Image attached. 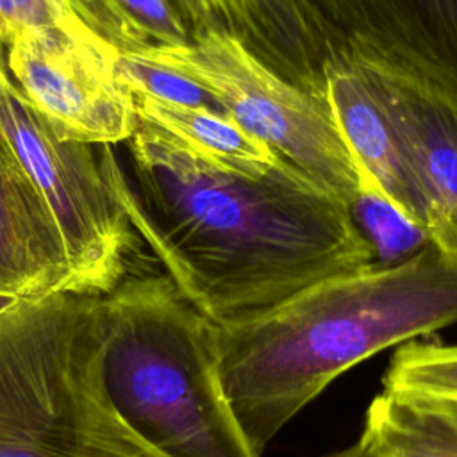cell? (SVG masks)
<instances>
[{
	"label": "cell",
	"instance_id": "1",
	"mask_svg": "<svg viewBox=\"0 0 457 457\" xmlns=\"http://www.w3.org/2000/svg\"><path fill=\"white\" fill-rule=\"evenodd\" d=\"M100 162L134 230L179 291L218 327L257 321L300 293L375 268L346 202L278 159L259 173L211 162L139 118Z\"/></svg>",
	"mask_w": 457,
	"mask_h": 457
},
{
	"label": "cell",
	"instance_id": "2",
	"mask_svg": "<svg viewBox=\"0 0 457 457\" xmlns=\"http://www.w3.org/2000/svg\"><path fill=\"white\" fill-rule=\"evenodd\" d=\"M457 321V257L428 245L389 268L325 280L268 316L220 327V377L257 457L334 378Z\"/></svg>",
	"mask_w": 457,
	"mask_h": 457
},
{
	"label": "cell",
	"instance_id": "3",
	"mask_svg": "<svg viewBox=\"0 0 457 457\" xmlns=\"http://www.w3.org/2000/svg\"><path fill=\"white\" fill-rule=\"evenodd\" d=\"M102 377L120 418L164 457H257L220 377V327L166 273L100 296Z\"/></svg>",
	"mask_w": 457,
	"mask_h": 457
},
{
	"label": "cell",
	"instance_id": "4",
	"mask_svg": "<svg viewBox=\"0 0 457 457\" xmlns=\"http://www.w3.org/2000/svg\"><path fill=\"white\" fill-rule=\"evenodd\" d=\"M100 296L21 298L0 314V457H164L112 407Z\"/></svg>",
	"mask_w": 457,
	"mask_h": 457
},
{
	"label": "cell",
	"instance_id": "5",
	"mask_svg": "<svg viewBox=\"0 0 457 457\" xmlns=\"http://www.w3.org/2000/svg\"><path fill=\"white\" fill-rule=\"evenodd\" d=\"M193 79L246 134L350 205L362 171L346 146L325 95L280 77L237 39L205 30L186 45L143 54Z\"/></svg>",
	"mask_w": 457,
	"mask_h": 457
},
{
	"label": "cell",
	"instance_id": "6",
	"mask_svg": "<svg viewBox=\"0 0 457 457\" xmlns=\"http://www.w3.org/2000/svg\"><path fill=\"white\" fill-rule=\"evenodd\" d=\"M0 132L62 234L80 295L104 296L132 273L134 230L96 145L61 137L25 98L0 54Z\"/></svg>",
	"mask_w": 457,
	"mask_h": 457
},
{
	"label": "cell",
	"instance_id": "7",
	"mask_svg": "<svg viewBox=\"0 0 457 457\" xmlns=\"http://www.w3.org/2000/svg\"><path fill=\"white\" fill-rule=\"evenodd\" d=\"M112 55L95 36L30 29L9 45L7 70L61 137L116 145L132 136L139 118Z\"/></svg>",
	"mask_w": 457,
	"mask_h": 457
},
{
	"label": "cell",
	"instance_id": "8",
	"mask_svg": "<svg viewBox=\"0 0 457 457\" xmlns=\"http://www.w3.org/2000/svg\"><path fill=\"white\" fill-rule=\"evenodd\" d=\"M343 62H371L457 98V0H303Z\"/></svg>",
	"mask_w": 457,
	"mask_h": 457
},
{
	"label": "cell",
	"instance_id": "9",
	"mask_svg": "<svg viewBox=\"0 0 457 457\" xmlns=\"http://www.w3.org/2000/svg\"><path fill=\"white\" fill-rule=\"evenodd\" d=\"M346 64L364 79L402 143L430 243L457 257V98L378 64Z\"/></svg>",
	"mask_w": 457,
	"mask_h": 457
},
{
	"label": "cell",
	"instance_id": "10",
	"mask_svg": "<svg viewBox=\"0 0 457 457\" xmlns=\"http://www.w3.org/2000/svg\"><path fill=\"white\" fill-rule=\"evenodd\" d=\"M0 293H79L57 221L0 132Z\"/></svg>",
	"mask_w": 457,
	"mask_h": 457
},
{
	"label": "cell",
	"instance_id": "11",
	"mask_svg": "<svg viewBox=\"0 0 457 457\" xmlns=\"http://www.w3.org/2000/svg\"><path fill=\"white\" fill-rule=\"evenodd\" d=\"M325 98L361 171L421 227V200L402 143L359 71L334 66L325 79Z\"/></svg>",
	"mask_w": 457,
	"mask_h": 457
},
{
	"label": "cell",
	"instance_id": "12",
	"mask_svg": "<svg viewBox=\"0 0 457 457\" xmlns=\"http://www.w3.org/2000/svg\"><path fill=\"white\" fill-rule=\"evenodd\" d=\"M189 37L216 30L243 43L252 54L270 57L291 45L309 25L303 0H166Z\"/></svg>",
	"mask_w": 457,
	"mask_h": 457
},
{
	"label": "cell",
	"instance_id": "13",
	"mask_svg": "<svg viewBox=\"0 0 457 457\" xmlns=\"http://www.w3.org/2000/svg\"><path fill=\"white\" fill-rule=\"evenodd\" d=\"M132 95L137 118L171 134L214 164L259 173L278 161V155L246 134L230 116L168 104L141 93Z\"/></svg>",
	"mask_w": 457,
	"mask_h": 457
},
{
	"label": "cell",
	"instance_id": "14",
	"mask_svg": "<svg viewBox=\"0 0 457 457\" xmlns=\"http://www.w3.org/2000/svg\"><path fill=\"white\" fill-rule=\"evenodd\" d=\"M77 20L114 54H143L191 41L166 0H64Z\"/></svg>",
	"mask_w": 457,
	"mask_h": 457
},
{
	"label": "cell",
	"instance_id": "15",
	"mask_svg": "<svg viewBox=\"0 0 457 457\" xmlns=\"http://www.w3.org/2000/svg\"><path fill=\"white\" fill-rule=\"evenodd\" d=\"M359 441L373 457H457L427 405L391 391L370 403Z\"/></svg>",
	"mask_w": 457,
	"mask_h": 457
},
{
	"label": "cell",
	"instance_id": "16",
	"mask_svg": "<svg viewBox=\"0 0 457 457\" xmlns=\"http://www.w3.org/2000/svg\"><path fill=\"white\" fill-rule=\"evenodd\" d=\"M348 207L353 223L371 248L375 268L402 264L432 245L423 227L396 207L364 171Z\"/></svg>",
	"mask_w": 457,
	"mask_h": 457
},
{
	"label": "cell",
	"instance_id": "17",
	"mask_svg": "<svg viewBox=\"0 0 457 457\" xmlns=\"http://www.w3.org/2000/svg\"><path fill=\"white\" fill-rule=\"evenodd\" d=\"M384 391L457 402V345L403 343L387 366Z\"/></svg>",
	"mask_w": 457,
	"mask_h": 457
},
{
	"label": "cell",
	"instance_id": "18",
	"mask_svg": "<svg viewBox=\"0 0 457 457\" xmlns=\"http://www.w3.org/2000/svg\"><path fill=\"white\" fill-rule=\"evenodd\" d=\"M112 66L132 91L168 104L225 114V109L205 87L180 71L137 54H114Z\"/></svg>",
	"mask_w": 457,
	"mask_h": 457
},
{
	"label": "cell",
	"instance_id": "19",
	"mask_svg": "<svg viewBox=\"0 0 457 457\" xmlns=\"http://www.w3.org/2000/svg\"><path fill=\"white\" fill-rule=\"evenodd\" d=\"M30 29H59L70 34L93 36L64 0H0L2 45L9 46L23 30Z\"/></svg>",
	"mask_w": 457,
	"mask_h": 457
},
{
	"label": "cell",
	"instance_id": "20",
	"mask_svg": "<svg viewBox=\"0 0 457 457\" xmlns=\"http://www.w3.org/2000/svg\"><path fill=\"white\" fill-rule=\"evenodd\" d=\"M416 398H420V396H416ZM420 400H421V402L427 405V409L432 412V416L436 418V421H437V425H439V428H441V432H443L446 443L450 445V448H452L453 453L457 455V432H455V428L441 416V412H439L427 398H420Z\"/></svg>",
	"mask_w": 457,
	"mask_h": 457
},
{
	"label": "cell",
	"instance_id": "21",
	"mask_svg": "<svg viewBox=\"0 0 457 457\" xmlns=\"http://www.w3.org/2000/svg\"><path fill=\"white\" fill-rule=\"evenodd\" d=\"M421 398V396H420ZM439 412L441 416L455 428L457 432V402H448V400H434V398H427Z\"/></svg>",
	"mask_w": 457,
	"mask_h": 457
},
{
	"label": "cell",
	"instance_id": "22",
	"mask_svg": "<svg viewBox=\"0 0 457 457\" xmlns=\"http://www.w3.org/2000/svg\"><path fill=\"white\" fill-rule=\"evenodd\" d=\"M330 457H373V455L361 441H357L355 445H352V446H348V448H345L337 453H332Z\"/></svg>",
	"mask_w": 457,
	"mask_h": 457
},
{
	"label": "cell",
	"instance_id": "23",
	"mask_svg": "<svg viewBox=\"0 0 457 457\" xmlns=\"http://www.w3.org/2000/svg\"><path fill=\"white\" fill-rule=\"evenodd\" d=\"M21 298L20 296H12V295H2L0 293V314L5 312L7 309H11L12 305H16Z\"/></svg>",
	"mask_w": 457,
	"mask_h": 457
}]
</instances>
